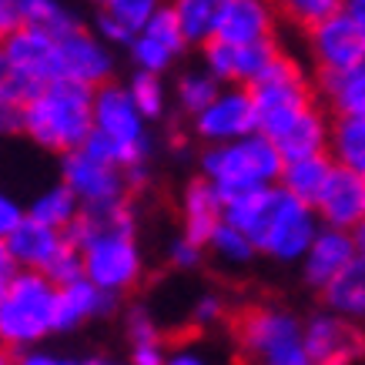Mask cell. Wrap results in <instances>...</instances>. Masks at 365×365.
Masks as SVG:
<instances>
[{
  "mask_svg": "<svg viewBox=\"0 0 365 365\" xmlns=\"http://www.w3.org/2000/svg\"><path fill=\"white\" fill-rule=\"evenodd\" d=\"M67 238L81 248L84 278L114 299L131 292L144 275V258L138 245V218L128 201L81 208V218L71 225Z\"/></svg>",
  "mask_w": 365,
  "mask_h": 365,
  "instance_id": "cell-1",
  "label": "cell"
},
{
  "mask_svg": "<svg viewBox=\"0 0 365 365\" xmlns=\"http://www.w3.org/2000/svg\"><path fill=\"white\" fill-rule=\"evenodd\" d=\"M225 222L242 228L258 252H265L275 262H302L312 248L315 235L322 232L315 205H305L295 195H288L282 185L255 188L225 201Z\"/></svg>",
  "mask_w": 365,
  "mask_h": 365,
  "instance_id": "cell-2",
  "label": "cell"
},
{
  "mask_svg": "<svg viewBox=\"0 0 365 365\" xmlns=\"http://www.w3.org/2000/svg\"><path fill=\"white\" fill-rule=\"evenodd\" d=\"M94 131V88L54 78L24 104V134L37 148L67 155L84 148Z\"/></svg>",
  "mask_w": 365,
  "mask_h": 365,
  "instance_id": "cell-3",
  "label": "cell"
},
{
  "mask_svg": "<svg viewBox=\"0 0 365 365\" xmlns=\"http://www.w3.org/2000/svg\"><path fill=\"white\" fill-rule=\"evenodd\" d=\"M148 118L138 111L134 98L128 94V84H101L94 91V131L88 138V151L98 158H108L124 171L141 168L151 161L155 141L148 131Z\"/></svg>",
  "mask_w": 365,
  "mask_h": 365,
  "instance_id": "cell-4",
  "label": "cell"
},
{
  "mask_svg": "<svg viewBox=\"0 0 365 365\" xmlns=\"http://www.w3.org/2000/svg\"><path fill=\"white\" fill-rule=\"evenodd\" d=\"M198 168L201 178H208L218 188V195L228 201L235 195H245V191L278 185L285 158L268 134L255 131L228 144H205Z\"/></svg>",
  "mask_w": 365,
  "mask_h": 365,
  "instance_id": "cell-5",
  "label": "cell"
},
{
  "mask_svg": "<svg viewBox=\"0 0 365 365\" xmlns=\"http://www.w3.org/2000/svg\"><path fill=\"white\" fill-rule=\"evenodd\" d=\"M57 285L44 272L17 268L0 299V342L7 349H34L44 335L54 332Z\"/></svg>",
  "mask_w": 365,
  "mask_h": 365,
  "instance_id": "cell-6",
  "label": "cell"
},
{
  "mask_svg": "<svg viewBox=\"0 0 365 365\" xmlns=\"http://www.w3.org/2000/svg\"><path fill=\"white\" fill-rule=\"evenodd\" d=\"M235 339L248 365H315L305 342V322L285 309L258 305L242 312Z\"/></svg>",
  "mask_w": 365,
  "mask_h": 365,
  "instance_id": "cell-7",
  "label": "cell"
},
{
  "mask_svg": "<svg viewBox=\"0 0 365 365\" xmlns=\"http://www.w3.org/2000/svg\"><path fill=\"white\" fill-rule=\"evenodd\" d=\"M248 91L258 111V131L268 138H278L295 118L319 104V88L309 81L305 67L288 54H278Z\"/></svg>",
  "mask_w": 365,
  "mask_h": 365,
  "instance_id": "cell-8",
  "label": "cell"
},
{
  "mask_svg": "<svg viewBox=\"0 0 365 365\" xmlns=\"http://www.w3.org/2000/svg\"><path fill=\"white\" fill-rule=\"evenodd\" d=\"M61 181L78 195L84 208L128 201V191H131L128 171L108 158H98L88 148L61 155Z\"/></svg>",
  "mask_w": 365,
  "mask_h": 365,
  "instance_id": "cell-9",
  "label": "cell"
},
{
  "mask_svg": "<svg viewBox=\"0 0 365 365\" xmlns=\"http://www.w3.org/2000/svg\"><path fill=\"white\" fill-rule=\"evenodd\" d=\"M191 131L205 144H228L255 134L258 131V111H255L252 91L238 88V84H225L218 91V98L191 118Z\"/></svg>",
  "mask_w": 365,
  "mask_h": 365,
  "instance_id": "cell-10",
  "label": "cell"
},
{
  "mask_svg": "<svg viewBox=\"0 0 365 365\" xmlns=\"http://www.w3.org/2000/svg\"><path fill=\"white\" fill-rule=\"evenodd\" d=\"M305 37H309V51L319 74L365 64V27L349 11H339L329 21L315 24L312 31H305Z\"/></svg>",
  "mask_w": 365,
  "mask_h": 365,
  "instance_id": "cell-11",
  "label": "cell"
},
{
  "mask_svg": "<svg viewBox=\"0 0 365 365\" xmlns=\"http://www.w3.org/2000/svg\"><path fill=\"white\" fill-rule=\"evenodd\" d=\"M57 74L98 91L114 81V47L81 24L78 31L57 37Z\"/></svg>",
  "mask_w": 365,
  "mask_h": 365,
  "instance_id": "cell-12",
  "label": "cell"
},
{
  "mask_svg": "<svg viewBox=\"0 0 365 365\" xmlns=\"http://www.w3.org/2000/svg\"><path fill=\"white\" fill-rule=\"evenodd\" d=\"M282 54L278 41H255V44H235L215 37L211 44L201 47V61L222 84H238V88H252L255 81L268 71V64Z\"/></svg>",
  "mask_w": 365,
  "mask_h": 365,
  "instance_id": "cell-13",
  "label": "cell"
},
{
  "mask_svg": "<svg viewBox=\"0 0 365 365\" xmlns=\"http://www.w3.org/2000/svg\"><path fill=\"white\" fill-rule=\"evenodd\" d=\"M188 37L181 31L178 17L171 14V7L158 11L151 21L144 24L141 31L134 34V41L128 44L134 71H151V74H165L185 57L188 51Z\"/></svg>",
  "mask_w": 365,
  "mask_h": 365,
  "instance_id": "cell-14",
  "label": "cell"
},
{
  "mask_svg": "<svg viewBox=\"0 0 365 365\" xmlns=\"http://www.w3.org/2000/svg\"><path fill=\"white\" fill-rule=\"evenodd\" d=\"M0 57L11 64L17 78H24L34 91L44 88L47 81L61 78L57 74V37L37 27H17V31L0 44Z\"/></svg>",
  "mask_w": 365,
  "mask_h": 365,
  "instance_id": "cell-15",
  "label": "cell"
},
{
  "mask_svg": "<svg viewBox=\"0 0 365 365\" xmlns=\"http://www.w3.org/2000/svg\"><path fill=\"white\" fill-rule=\"evenodd\" d=\"M305 342L315 365H355L365 355V335L352 319L335 312H322L305 322Z\"/></svg>",
  "mask_w": 365,
  "mask_h": 365,
  "instance_id": "cell-16",
  "label": "cell"
},
{
  "mask_svg": "<svg viewBox=\"0 0 365 365\" xmlns=\"http://www.w3.org/2000/svg\"><path fill=\"white\" fill-rule=\"evenodd\" d=\"M315 211L325 228H339V232L359 228L365 222V175L335 165L315 201Z\"/></svg>",
  "mask_w": 365,
  "mask_h": 365,
  "instance_id": "cell-17",
  "label": "cell"
},
{
  "mask_svg": "<svg viewBox=\"0 0 365 365\" xmlns=\"http://www.w3.org/2000/svg\"><path fill=\"white\" fill-rule=\"evenodd\" d=\"M359 252H355L352 232H339V228H325L315 235L312 248L302 258V275L312 288H325L332 278H339L345 268L352 265Z\"/></svg>",
  "mask_w": 365,
  "mask_h": 365,
  "instance_id": "cell-18",
  "label": "cell"
},
{
  "mask_svg": "<svg viewBox=\"0 0 365 365\" xmlns=\"http://www.w3.org/2000/svg\"><path fill=\"white\" fill-rule=\"evenodd\" d=\"M225 222V198L208 178H195L181 195V235L191 242L208 245L215 228Z\"/></svg>",
  "mask_w": 365,
  "mask_h": 365,
  "instance_id": "cell-19",
  "label": "cell"
},
{
  "mask_svg": "<svg viewBox=\"0 0 365 365\" xmlns=\"http://www.w3.org/2000/svg\"><path fill=\"white\" fill-rule=\"evenodd\" d=\"M11 255L17 268H31V272H44L51 262L57 258V252L67 245V232H57L51 225L37 222V218H24L7 238Z\"/></svg>",
  "mask_w": 365,
  "mask_h": 365,
  "instance_id": "cell-20",
  "label": "cell"
},
{
  "mask_svg": "<svg viewBox=\"0 0 365 365\" xmlns=\"http://www.w3.org/2000/svg\"><path fill=\"white\" fill-rule=\"evenodd\" d=\"M278 17L282 14H278L275 0H232L218 37L222 41H235V44L275 41Z\"/></svg>",
  "mask_w": 365,
  "mask_h": 365,
  "instance_id": "cell-21",
  "label": "cell"
},
{
  "mask_svg": "<svg viewBox=\"0 0 365 365\" xmlns=\"http://www.w3.org/2000/svg\"><path fill=\"white\" fill-rule=\"evenodd\" d=\"M114 305V295L98 288L91 278H78L74 285L57 288V312H54V332H71L84 322L108 315Z\"/></svg>",
  "mask_w": 365,
  "mask_h": 365,
  "instance_id": "cell-22",
  "label": "cell"
},
{
  "mask_svg": "<svg viewBox=\"0 0 365 365\" xmlns=\"http://www.w3.org/2000/svg\"><path fill=\"white\" fill-rule=\"evenodd\" d=\"M329 138H332V121H329V114L315 104V108H309L302 118H295V121L288 124L278 138H272V141H275V148L282 151V158L292 161V158L325 155V151H329Z\"/></svg>",
  "mask_w": 365,
  "mask_h": 365,
  "instance_id": "cell-23",
  "label": "cell"
},
{
  "mask_svg": "<svg viewBox=\"0 0 365 365\" xmlns=\"http://www.w3.org/2000/svg\"><path fill=\"white\" fill-rule=\"evenodd\" d=\"M168 7L178 17L181 31L188 37V44L205 47L218 37L232 0H168Z\"/></svg>",
  "mask_w": 365,
  "mask_h": 365,
  "instance_id": "cell-24",
  "label": "cell"
},
{
  "mask_svg": "<svg viewBox=\"0 0 365 365\" xmlns=\"http://www.w3.org/2000/svg\"><path fill=\"white\" fill-rule=\"evenodd\" d=\"M319 98L335 118H359L365 114V64L349 71L319 74Z\"/></svg>",
  "mask_w": 365,
  "mask_h": 365,
  "instance_id": "cell-25",
  "label": "cell"
},
{
  "mask_svg": "<svg viewBox=\"0 0 365 365\" xmlns=\"http://www.w3.org/2000/svg\"><path fill=\"white\" fill-rule=\"evenodd\" d=\"M332 155L325 151V155H309V158H292V161H285V168H282V178H278V185L288 191V195H295L299 201H305V205H315L322 195V188H325V181H329V175H332Z\"/></svg>",
  "mask_w": 365,
  "mask_h": 365,
  "instance_id": "cell-26",
  "label": "cell"
},
{
  "mask_svg": "<svg viewBox=\"0 0 365 365\" xmlns=\"http://www.w3.org/2000/svg\"><path fill=\"white\" fill-rule=\"evenodd\" d=\"M322 295H325L329 312L345 315V319H362L365 315V258H355L342 275L332 278L329 285L322 288Z\"/></svg>",
  "mask_w": 365,
  "mask_h": 365,
  "instance_id": "cell-27",
  "label": "cell"
},
{
  "mask_svg": "<svg viewBox=\"0 0 365 365\" xmlns=\"http://www.w3.org/2000/svg\"><path fill=\"white\" fill-rule=\"evenodd\" d=\"M81 208H84V205H81L78 195L67 188L64 181H57V185L44 188L37 198L31 201L27 215L37 218V222L51 225V228H57V232H71V225L81 218Z\"/></svg>",
  "mask_w": 365,
  "mask_h": 365,
  "instance_id": "cell-28",
  "label": "cell"
},
{
  "mask_svg": "<svg viewBox=\"0 0 365 365\" xmlns=\"http://www.w3.org/2000/svg\"><path fill=\"white\" fill-rule=\"evenodd\" d=\"M329 155H332L335 165L365 175V114H359V118H332Z\"/></svg>",
  "mask_w": 365,
  "mask_h": 365,
  "instance_id": "cell-29",
  "label": "cell"
},
{
  "mask_svg": "<svg viewBox=\"0 0 365 365\" xmlns=\"http://www.w3.org/2000/svg\"><path fill=\"white\" fill-rule=\"evenodd\" d=\"M17 7H21L24 27H37V31H47L54 37H64V34L81 27V17L64 0H17Z\"/></svg>",
  "mask_w": 365,
  "mask_h": 365,
  "instance_id": "cell-30",
  "label": "cell"
},
{
  "mask_svg": "<svg viewBox=\"0 0 365 365\" xmlns=\"http://www.w3.org/2000/svg\"><path fill=\"white\" fill-rule=\"evenodd\" d=\"M222 88H225V84L211 74L208 67H195V71H185V74L178 78L175 101H178V108L188 114V118H195V114L205 111L211 101L218 98V91H222Z\"/></svg>",
  "mask_w": 365,
  "mask_h": 365,
  "instance_id": "cell-31",
  "label": "cell"
},
{
  "mask_svg": "<svg viewBox=\"0 0 365 365\" xmlns=\"http://www.w3.org/2000/svg\"><path fill=\"white\" fill-rule=\"evenodd\" d=\"M128 94L134 98L138 111L148 118V121H161L168 111V84L161 74H151V71H134L128 78Z\"/></svg>",
  "mask_w": 365,
  "mask_h": 365,
  "instance_id": "cell-32",
  "label": "cell"
},
{
  "mask_svg": "<svg viewBox=\"0 0 365 365\" xmlns=\"http://www.w3.org/2000/svg\"><path fill=\"white\" fill-rule=\"evenodd\" d=\"M208 248L218 255V258H222L225 265H232V268L248 265L255 255H258V245H255L252 238L242 232V228H235L232 222H222L218 228H215Z\"/></svg>",
  "mask_w": 365,
  "mask_h": 365,
  "instance_id": "cell-33",
  "label": "cell"
},
{
  "mask_svg": "<svg viewBox=\"0 0 365 365\" xmlns=\"http://www.w3.org/2000/svg\"><path fill=\"white\" fill-rule=\"evenodd\" d=\"M349 0H275L278 14L285 17L288 24H295L302 31H312L315 24L329 21L332 14L345 11Z\"/></svg>",
  "mask_w": 365,
  "mask_h": 365,
  "instance_id": "cell-34",
  "label": "cell"
},
{
  "mask_svg": "<svg viewBox=\"0 0 365 365\" xmlns=\"http://www.w3.org/2000/svg\"><path fill=\"white\" fill-rule=\"evenodd\" d=\"M98 7H104V11L111 14V17H118L128 31L138 34L158 11H165L168 0H104Z\"/></svg>",
  "mask_w": 365,
  "mask_h": 365,
  "instance_id": "cell-35",
  "label": "cell"
},
{
  "mask_svg": "<svg viewBox=\"0 0 365 365\" xmlns=\"http://www.w3.org/2000/svg\"><path fill=\"white\" fill-rule=\"evenodd\" d=\"M44 275L51 278L57 288L74 285L78 278H84V258H81V248L71 242V238H67V245L61 248V252H57L54 262L44 268Z\"/></svg>",
  "mask_w": 365,
  "mask_h": 365,
  "instance_id": "cell-36",
  "label": "cell"
},
{
  "mask_svg": "<svg viewBox=\"0 0 365 365\" xmlns=\"http://www.w3.org/2000/svg\"><path fill=\"white\" fill-rule=\"evenodd\" d=\"M91 31L98 34L101 41H108L111 47H128L134 41V31H128V27H124L118 17H111V14L104 11V7H98V11H94Z\"/></svg>",
  "mask_w": 365,
  "mask_h": 365,
  "instance_id": "cell-37",
  "label": "cell"
},
{
  "mask_svg": "<svg viewBox=\"0 0 365 365\" xmlns=\"http://www.w3.org/2000/svg\"><path fill=\"white\" fill-rule=\"evenodd\" d=\"M24 104H27L24 98H17L11 91H0V138L24 134Z\"/></svg>",
  "mask_w": 365,
  "mask_h": 365,
  "instance_id": "cell-38",
  "label": "cell"
},
{
  "mask_svg": "<svg viewBox=\"0 0 365 365\" xmlns=\"http://www.w3.org/2000/svg\"><path fill=\"white\" fill-rule=\"evenodd\" d=\"M201 252H205V245L191 242L188 235H178V238H171V245H168V262L178 268H195L201 262Z\"/></svg>",
  "mask_w": 365,
  "mask_h": 365,
  "instance_id": "cell-39",
  "label": "cell"
},
{
  "mask_svg": "<svg viewBox=\"0 0 365 365\" xmlns=\"http://www.w3.org/2000/svg\"><path fill=\"white\" fill-rule=\"evenodd\" d=\"M128 339L131 342H155V339H161L155 315L148 309H131V315H128Z\"/></svg>",
  "mask_w": 365,
  "mask_h": 365,
  "instance_id": "cell-40",
  "label": "cell"
},
{
  "mask_svg": "<svg viewBox=\"0 0 365 365\" xmlns=\"http://www.w3.org/2000/svg\"><path fill=\"white\" fill-rule=\"evenodd\" d=\"M27 218V208H21V201L0 191V238H11V232Z\"/></svg>",
  "mask_w": 365,
  "mask_h": 365,
  "instance_id": "cell-41",
  "label": "cell"
},
{
  "mask_svg": "<svg viewBox=\"0 0 365 365\" xmlns=\"http://www.w3.org/2000/svg\"><path fill=\"white\" fill-rule=\"evenodd\" d=\"M131 365H168V349L161 339L155 342H131Z\"/></svg>",
  "mask_w": 365,
  "mask_h": 365,
  "instance_id": "cell-42",
  "label": "cell"
},
{
  "mask_svg": "<svg viewBox=\"0 0 365 365\" xmlns=\"http://www.w3.org/2000/svg\"><path fill=\"white\" fill-rule=\"evenodd\" d=\"M14 365H88V362H78V359H64V355H54V352H44V349H24Z\"/></svg>",
  "mask_w": 365,
  "mask_h": 365,
  "instance_id": "cell-43",
  "label": "cell"
},
{
  "mask_svg": "<svg viewBox=\"0 0 365 365\" xmlns=\"http://www.w3.org/2000/svg\"><path fill=\"white\" fill-rule=\"evenodd\" d=\"M191 315H195L198 325H211V322H218L225 315V302L218 299V295H201V299L195 302Z\"/></svg>",
  "mask_w": 365,
  "mask_h": 365,
  "instance_id": "cell-44",
  "label": "cell"
},
{
  "mask_svg": "<svg viewBox=\"0 0 365 365\" xmlns=\"http://www.w3.org/2000/svg\"><path fill=\"white\" fill-rule=\"evenodd\" d=\"M21 27V7L17 0H0V44Z\"/></svg>",
  "mask_w": 365,
  "mask_h": 365,
  "instance_id": "cell-45",
  "label": "cell"
},
{
  "mask_svg": "<svg viewBox=\"0 0 365 365\" xmlns=\"http://www.w3.org/2000/svg\"><path fill=\"white\" fill-rule=\"evenodd\" d=\"M168 365H208V362H205V355L191 352V349H181V352L168 355Z\"/></svg>",
  "mask_w": 365,
  "mask_h": 365,
  "instance_id": "cell-46",
  "label": "cell"
},
{
  "mask_svg": "<svg viewBox=\"0 0 365 365\" xmlns=\"http://www.w3.org/2000/svg\"><path fill=\"white\" fill-rule=\"evenodd\" d=\"M14 272H17V262L11 255V245L7 238H0V275H14Z\"/></svg>",
  "mask_w": 365,
  "mask_h": 365,
  "instance_id": "cell-47",
  "label": "cell"
},
{
  "mask_svg": "<svg viewBox=\"0 0 365 365\" xmlns=\"http://www.w3.org/2000/svg\"><path fill=\"white\" fill-rule=\"evenodd\" d=\"M345 11L352 14L355 21H359V24L365 27V0H349V4H345Z\"/></svg>",
  "mask_w": 365,
  "mask_h": 365,
  "instance_id": "cell-48",
  "label": "cell"
},
{
  "mask_svg": "<svg viewBox=\"0 0 365 365\" xmlns=\"http://www.w3.org/2000/svg\"><path fill=\"white\" fill-rule=\"evenodd\" d=\"M352 242H355V252H359V258H365V222L359 225V228H352Z\"/></svg>",
  "mask_w": 365,
  "mask_h": 365,
  "instance_id": "cell-49",
  "label": "cell"
},
{
  "mask_svg": "<svg viewBox=\"0 0 365 365\" xmlns=\"http://www.w3.org/2000/svg\"><path fill=\"white\" fill-rule=\"evenodd\" d=\"M88 365H124V362H114V359H91ZM128 365H131V362H128Z\"/></svg>",
  "mask_w": 365,
  "mask_h": 365,
  "instance_id": "cell-50",
  "label": "cell"
},
{
  "mask_svg": "<svg viewBox=\"0 0 365 365\" xmlns=\"http://www.w3.org/2000/svg\"><path fill=\"white\" fill-rule=\"evenodd\" d=\"M7 282H11V275H0V299H4V292H7Z\"/></svg>",
  "mask_w": 365,
  "mask_h": 365,
  "instance_id": "cell-51",
  "label": "cell"
},
{
  "mask_svg": "<svg viewBox=\"0 0 365 365\" xmlns=\"http://www.w3.org/2000/svg\"><path fill=\"white\" fill-rule=\"evenodd\" d=\"M91 4H104V0H91Z\"/></svg>",
  "mask_w": 365,
  "mask_h": 365,
  "instance_id": "cell-52",
  "label": "cell"
}]
</instances>
